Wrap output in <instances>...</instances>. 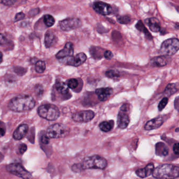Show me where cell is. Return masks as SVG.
<instances>
[{"mask_svg": "<svg viewBox=\"0 0 179 179\" xmlns=\"http://www.w3.org/2000/svg\"><path fill=\"white\" fill-rule=\"evenodd\" d=\"M107 161L104 158L99 155H94L85 158L81 163L74 164L71 169L75 172H79L86 169L103 170L107 167Z\"/></svg>", "mask_w": 179, "mask_h": 179, "instance_id": "6da1fadb", "label": "cell"}, {"mask_svg": "<svg viewBox=\"0 0 179 179\" xmlns=\"http://www.w3.org/2000/svg\"><path fill=\"white\" fill-rule=\"evenodd\" d=\"M36 102L30 95H19L14 97L9 102L8 107L14 112H26L30 111L35 106Z\"/></svg>", "mask_w": 179, "mask_h": 179, "instance_id": "7a4b0ae2", "label": "cell"}, {"mask_svg": "<svg viewBox=\"0 0 179 179\" xmlns=\"http://www.w3.org/2000/svg\"><path fill=\"white\" fill-rule=\"evenodd\" d=\"M152 174L157 179H176L179 177V168L172 164H162L154 169Z\"/></svg>", "mask_w": 179, "mask_h": 179, "instance_id": "3957f363", "label": "cell"}, {"mask_svg": "<svg viewBox=\"0 0 179 179\" xmlns=\"http://www.w3.org/2000/svg\"><path fill=\"white\" fill-rule=\"evenodd\" d=\"M37 112L39 116L49 121L56 120L60 116V112L57 107L52 104L42 105L39 107Z\"/></svg>", "mask_w": 179, "mask_h": 179, "instance_id": "277c9868", "label": "cell"}, {"mask_svg": "<svg viewBox=\"0 0 179 179\" xmlns=\"http://www.w3.org/2000/svg\"><path fill=\"white\" fill-rule=\"evenodd\" d=\"M69 132V128L62 123H56L49 126L47 130V135L49 138H61L66 137Z\"/></svg>", "mask_w": 179, "mask_h": 179, "instance_id": "5b68a950", "label": "cell"}, {"mask_svg": "<svg viewBox=\"0 0 179 179\" xmlns=\"http://www.w3.org/2000/svg\"><path fill=\"white\" fill-rule=\"evenodd\" d=\"M179 48V41L177 39H170L164 41L161 46L160 53L164 56H171L176 54Z\"/></svg>", "mask_w": 179, "mask_h": 179, "instance_id": "8992f818", "label": "cell"}, {"mask_svg": "<svg viewBox=\"0 0 179 179\" xmlns=\"http://www.w3.org/2000/svg\"><path fill=\"white\" fill-rule=\"evenodd\" d=\"M7 170L9 172L18 177L23 179H30L32 177L30 173L24 169V168L19 163H11L7 166Z\"/></svg>", "mask_w": 179, "mask_h": 179, "instance_id": "52a82bcc", "label": "cell"}, {"mask_svg": "<svg viewBox=\"0 0 179 179\" xmlns=\"http://www.w3.org/2000/svg\"><path fill=\"white\" fill-rule=\"evenodd\" d=\"M63 63L70 66L78 67L84 64L86 61L87 56L84 53H80L76 56H71L62 58Z\"/></svg>", "mask_w": 179, "mask_h": 179, "instance_id": "ba28073f", "label": "cell"}, {"mask_svg": "<svg viewBox=\"0 0 179 179\" xmlns=\"http://www.w3.org/2000/svg\"><path fill=\"white\" fill-rule=\"evenodd\" d=\"M95 114L92 110H83L73 114L72 119L77 122H88L93 120Z\"/></svg>", "mask_w": 179, "mask_h": 179, "instance_id": "9c48e42d", "label": "cell"}, {"mask_svg": "<svg viewBox=\"0 0 179 179\" xmlns=\"http://www.w3.org/2000/svg\"><path fill=\"white\" fill-rule=\"evenodd\" d=\"M60 27L64 31H69L77 29L81 25L80 19L77 18H68L62 21L59 23Z\"/></svg>", "mask_w": 179, "mask_h": 179, "instance_id": "30bf717a", "label": "cell"}, {"mask_svg": "<svg viewBox=\"0 0 179 179\" xmlns=\"http://www.w3.org/2000/svg\"><path fill=\"white\" fill-rule=\"evenodd\" d=\"M93 7L95 12L102 15H110L113 11L111 5L101 1L94 2Z\"/></svg>", "mask_w": 179, "mask_h": 179, "instance_id": "8fae6325", "label": "cell"}, {"mask_svg": "<svg viewBox=\"0 0 179 179\" xmlns=\"http://www.w3.org/2000/svg\"><path fill=\"white\" fill-rule=\"evenodd\" d=\"M74 54V46L71 42H68L65 44L63 49L56 54V57L57 59H62L68 56H73Z\"/></svg>", "mask_w": 179, "mask_h": 179, "instance_id": "7c38bea8", "label": "cell"}, {"mask_svg": "<svg viewBox=\"0 0 179 179\" xmlns=\"http://www.w3.org/2000/svg\"><path fill=\"white\" fill-rule=\"evenodd\" d=\"M95 93L97 95L98 99L100 101L105 102L112 96L113 93V90L110 87L98 88L95 90Z\"/></svg>", "mask_w": 179, "mask_h": 179, "instance_id": "4fadbf2b", "label": "cell"}, {"mask_svg": "<svg viewBox=\"0 0 179 179\" xmlns=\"http://www.w3.org/2000/svg\"><path fill=\"white\" fill-rule=\"evenodd\" d=\"M129 122L130 119L126 112L120 110L117 118V125L119 128L122 129H126L128 127Z\"/></svg>", "mask_w": 179, "mask_h": 179, "instance_id": "5bb4252c", "label": "cell"}, {"mask_svg": "<svg viewBox=\"0 0 179 179\" xmlns=\"http://www.w3.org/2000/svg\"><path fill=\"white\" fill-rule=\"evenodd\" d=\"M163 119L161 117H158L149 120L145 123V129L146 130H152L157 129L161 126L163 123Z\"/></svg>", "mask_w": 179, "mask_h": 179, "instance_id": "9a60e30c", "label": "cell"}, {"mask_svg": "<svg viewBox=\"0 0 179 179\" xmlns=\"http://www.w3.org/2000/svg\"><path fill=\"white\" fill-rule=\"evenodd\" d=\"M154 165L152 163L147 164L146 167L142 169H138L135 171V174L141 178H145L152 175L154 171Z\"/></svg>", "mask_w": 179, "mask_h": 179, "instance_id": "2e32d148", "label": "cell"}, {"mask_svg": "<svg viewBox=\"0 0 179 179\" xmlns=\"http://www.w3.org/2000/svg\"><path fill=\"white\" fill-rule=\"evenodd\" d=\"M29 130V126L26 124H23L19 126L14 132L13 137L15 140H20L23 138L27 134Z\"/></svg>", "mask_w": 179, "mask_h": 179, "instance_id": "e0dca14e", "label": "cell"}, {"mask_svg": "<svg viewBox=\"0 0 179 179\" xmlns=\"http://www.w3.org/2000/svg\"><path fill=\"white\" fill-rule=\"evenodd\" d=\"M146 23L152 32L157 33L160 30V23L159 22V20L157 18L151 17L147 19L146 20Z\"/></svg>", "mask_w": 179, "mask_h": 179, "instance_id": "ac0fdd59", "label": "cell"}, {"mask_svg": "<svg viewBox=\"0 0 179 179\" xmlns=\"http://www.w3.org/2000/svg\"><path fill=\"white\" fill-rule=\"evenodd\" d=\"M156 154L161 157H165L169 154V149L163 142H158L155 145Z\"/></svg>", "mask_w": 179, "mask_h": 179, "instance_id": "d6986e66", "label": "cell"}, {"mask_svg": "<svg viewBox=\"0 0 179 179\" xmlns=\"http://www.w3.org/2000/svg\"><path fill=\"white\" fill-rule=\"evenodd\" d=\"M151 65L154 67H161L166 66L167 64V62L166 58L163 56L155 57L152 58L150 62Z\"/></svg>", "mask_w": 179, "mask_h": 179, "instance_id": "ffe728a7", "label": "cell"}, {"mask_svg": "<svg viewBox=\"0 0 179 179\" xmlns=\"http://www.w3.org/2000/svg\"><path fill=\"white\" fill-rule=\"evenodd\" d=\"M55 40L56 36L52 32L48 31L46 33L44 43L46 48H49L52 47L55 44Z\"/></svg>", "mask_w": 179, "mask_h": 179, "instance_id": "44dd1931", "label": "cell"}, {"mask_svg": "<svg viewBox=\"0 0 179 179\" xmlns=\"http://www.w3.org/2000/svg\"><path fill=\"white\" fill-rule=\"evenodd\" d=\"M178 90L177 85L174 83H171L169 84L166 87L165 90H164V94L167 95V97H170L173 94H174L176 92H177Z\"/></svg>", "mask_w": 179, "mask_h": 179, "instance_id": "7402d4cb", "label": "cell"}, {"mask_svg": "<svg viewBox=\"0 0 179 179\" xmlns=\"http://www.w3.org/2000/svg\"><path fill=\"white\" fill-rule=\"evenodd\" d=\"M55 86L56 90L62 94H66L69 90V87H68L67 85L64 82L59 81L56 83Z\"/></svg>", "mask_w": 179, "mask_h": 179, "instance_id": "603a6c76", "label": "cell"}, {"mask_svg": "<svg viewBox=\"0 0 179 179\" xmlns=\"http://www.w3.org/2000/svg\"><path fill=\"white\" fill-rule=\"evenodd\" d=\"M135 27L141 32L144 33V34H145V36H146V37H148V39H152V36L151 35L150 33L148 32V30H147V29L145 26L144 23H142L141 21H139L137 23L136 25H135Z\"/></svg>", "mask_w": 179, "mask_h": 179, "instance_id": "cb8c5ba5", "label": "cell"}, {"mask_svg": "<svg viewBox=\"0 0 179 179\" xmlns=\"http://www.w3.org/2000/svg\"><path fill=\"white\" fill-rule=\"evenodd\" d=\"M99 127L100 130L105 132H108L112 130V126L110 122H103L100 123Z\"/></svg>", "mask_w": 179, "mask_h": 179, "instance_id": "d4e9b609", "label": "cell"}, {"mask_svg": "<svg viewBox=\"0 0 179 179\" xmlns=\"http://www.w3.org/2000/svg\"><path fill=\"white\" fill-rule=\"evenodd\" d=\"M35 68L37 73H43L45 71L46 69L45 63L43 61H37L36 63Z\"/></svg>", "mask_w": 179, "mask_h": 179, "instance_id": "484cf974", "label": "cell"}, {"mask_svg": "<svg viewBox=\"0 0 179 179\" xmlns=\"http://www.w3.org/2000/svg\"><path fill=\"white\" fill-rule=\"evenodd\" d=\"M44 22L48 27H51L55 23V19L52 15L46 14L44 16Z\"/></svg>", "mask_w": 179, "mask_h": 179, "instance_id": "4316f807", "label": "cell"}, {"mask_svg": "<svg viewBox=\"0 0 179 179\" xmlns=\"http://www.w3.org/2000/svg\"><path fill=\"white\" fill-rule=\"evenodd\" d=\"M106 76L108 78H117L120 77V74L119 73L118 71L115 70H109L107 71L105 73Z\"/></svg>", "mask_w": 179, "mask_h": 179, "instance_id": "83f0119b", "label": "cell"}, {"mask_svg": "<svg viewBox=\"0 0 179 179\" xmlns=\"http://www.w3.org/2000/svg\"><path fill=\"white\" fill-rule=\"evenodd\" d=\"M117 21L120 24H127L130 23L131 21V18L128 15L119 16L117 18Z\"/></svg>", "mask_w": 179, "mask_h": 179, "instance_id": "f1b7e54d", "label": "cell"}, {"mask_svg": "<svg viewBox=\"0 0 179 179\" xmlns=\"http://www.w3.org/2000/svg\"><path fill=\"white\" fill-rule=\"evenodd\" d=\"M67 86L69 88L72 90L75 89L78 86V81L75 78H71L69 80L68 82Z\"/></svg>", "mask_w": 179, "mask_h": 179, "instance_id": "f546056e", "label": "cell"}, {"mask_svg": "<svg viewBox=\"0 0 179 179\" xmlns=\"http://www.w3.org/2000/svg\"><path fill=\"white\" fill-rule=\"evenodd\" d=\"M168 100L169 99L167 97H164L161 100L158 105V109L159 111H162L165 108V107L166 106V105H167L168 103Z\"/></svg>", "mask_w": 179, "mask_h": 179, "instance_id": "4dcf8cb0", "label": "cell"}, {"mask_svg": "<svg viewBox=\"0 0 179 179\" xmlns=\"http://www.w3.org/2000/svg\"><path fill=\"white\" fill-rule=\"evenodd\" d=\"M16 1L17 0H0V3L7 6H11L14 5Z\"/></svg>", "mask_w": 179, "mask_h": 179, "instance_id": "1f68e13d", "label": "cell"}, {"mask_svg": "<svg viewBox=\"0 0 179 179\" xmlns=\"http://www.w3.org/2000/svg\"><path fill=\"white\" fill-rule=\"evenodd\" d=\"M25 17V14L23 12H20L16 14L15 15V19H14V22H17L19 21L22 20L24 19Z\"/></svg>", "mask_w": 179, "mask_h": 179, "instance_id": "d6a6232c", "label": "cell"}, {"mask_svg": "<svg viewBox=\"0 0 179 179\" xmlns=\"http://www.w3.org/2000/svg\"><path fill=\"white\" fill-rule=\"evenodd\" d=\"M103 56L106 59L110 60L113 57V54L111 51H106L103 53Z\"/></svg>", "mask_w": 179, "mask_h": 179, "instance_id": "836d02e7", "label": "cell"}, {"mask_svg": "<svg viewBox=\"0 0 179 179\" xmlns=\"http://www.w3.org/2000/svg\"><path fill=\"white\" fill-rule=\"evenodd\" d=\"M41 141L42 143L44 145H48L49 144V138L47 135H43L41 138Z\"/></svg>", "mask_w": 179, "mask_h": 179, "instance_id": "e575fe53", "label": "cell"}, {"mask_svg": "<svg viewBox=\"0 0 179 179\" xmlns=\"http://www.w3.org/2000/svg\"><path fill=\"white\" fill-rule=\"evenodd\" d=\"M8 42L7 37L3 34H0V45H5Z\"/></svg>", "mask_w": 179, "mask_h": 179, "instance_id": "d590c367", "label": "cell"}, {"mask_svg": "<svg viewBox=\"0 0 179 179\" xmlns=\"http://www.w3.org/2000/svg\"><path fill=\"white\" fill-rule=\"evenodd\" d=\"M27 145L25 144H22L19 147V151L21 154H23L27 150Z\"/></svg>", "mask_w": 179, "mask_h": 179, "instance_id": "8d00e7d4", "label": "cell"}, {"mask_svg": "<svg viewBox=\"0 0 179 179\" xmlns=\"http://www.w3.org/2000/svg\"><path fill=\"white\" fill-rule=\"evenodd\" d=\"M173 150L174 154H176L177 155L179 154V143L178 142H177L176 144H174L173 147Z\"/></svg>", "mask_w": 179, "mask_h": 179, "instance_id": "74e56055", "label": "cell"}, {"mask_svg": "<svg viewBox=\"0 0 179 179\" xmlns=\"http://www.w3.org/2000/svg\"><path fill=\"white\" fill-rule=\"evenodd\" d=\"M129 109V106L128 104H123L121 108H120V110H122V111H124V112H128Z\"/></svg>", "mask_w": 179, "mask_h": 179, "instance_id": "f35d334b", "label": "cell"}, {"mask_svg": "<svg viewBox=\"0 0 179 179\" xmlns=\"http://www.w3.org/2000/svg\"><path fill=\"white\" fill-rule=\"evenodd\" d=\"M4 135H5V130H4V129L0 127V138L3 137Z\"/></svg>", "mask_w": 179, "mask_h": 179, "instance_id": "ab89813d", "label": "cell"}, {"mask_svg": "<svg viewBox=\"0 0 179 179\" xmlns=\"http://www.w3.org/2000/svg\"><path fill=\"white\" fill-rule=\"evenodd\" d=\"M3 61V54L0 52V63H1Z\"/></svg>", "mask_w": 179, "mask_h": 179, "instance_id": "60d3db41", "label": "cell"}, {"mask_svg": "<svg viewBox=\"0 0 179 179\" xmlns=\"http://www.w3.org/2000/svg\"><path fill=\"white\" fill-rule=\"evenodd\" d=\"M176 131L177 132L179 131V128H177V130H176Z\"/></svg>", "mask_w": 179, "mask_h": 179, "instance_id": "b9f144b4", "label": "cell"}]
</instances>
